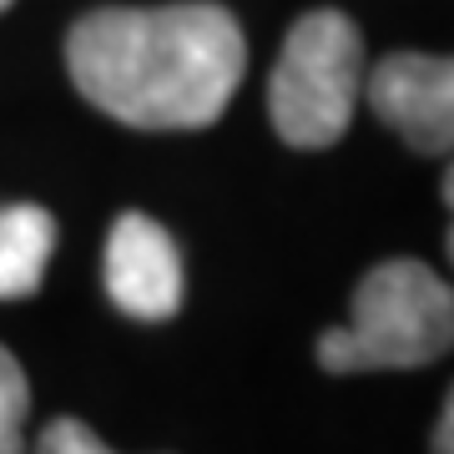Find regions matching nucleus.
I'll list each match as a JSON object with an SVG mask.
<instances>
[{"mask_svg":"<svg viewBox=\"0 0 454 454\" xmlns=\"http://www.w3.org/2000/svg\"><path fill=\"white\" fill-rule=\"evenodd\" d=\"M429 454H454V399H444L434 424V439H429Z\"/></svg>","mask_w":454,"mask_h":454,"instance_id":"9","label":"nucleus"},{"mask_svg":"<svg viewBox=\"0 0 454 454\" xmlns=\"http://www.w3.org/2000/svg\"><path fill=\"white\" fill-rule=\"evenodd\" d=\"M5 5H11V0H0V11H5Z\"/></svg>","mask_w":454,"mask_h":454,"instance_id":"10","label":"nucleus"},{"mask_svg":"<svg viewBox=\"0 0 454 454\" xmlns=\"http://www.w3.org/2000/svg\"><path fill=\"white\" fill-rule=\"evenodd\" d=\"M35 454H116L106 439L82 419H51L35 439Z\"/></svg>","mask_w":454,"mask_h":454,"instance_id":"8","label":"nucleus"},{"mask_svg":"<svg viewBox=\"0 0 454 454\" xmlns=\"http://www.w3.org/2000/svg\"><path fill=\"white\" fill-rule=\"evenodd\" d=\"M454 298L450 283L414 258H389L369 268L354 288V318L318 339L324 373H379L424 369L450 354Z\"/></svg>","mask_w":454,"mask_h":454,"instance_id":"2","label":"nucleus"},{"mask_svg":"<svg viewBox=\"0 0 454 454\" xmlns=\"http://www.w3.org/2000/svg\"><path fill=\"white\" fill-rule=\"evenodd\" d=\"M26 414H31V384L11 348H0V454H26Z\"/></svg>","mask_w":454,"mask_h":454,"instance_id":"7","label":"nucleus"},{"mask_svg":"<svg viewBox=\"0 0 454 454\" xmlns=\"http://www.w3.org/2000/svg\"><path fill=\"white\" fill-rule=\"evenodd\" d=\"M106 298L137 324H167L182 309V253L157 217L121 212L106 232Z\"/></svg>","mask_w":454,"mask_h":454,"instance_id":"5","label":"nucleus"},{"mask_svg":"<svg viewBox=\"0 0 454 454\" xmlns=\"http://www.w3.org/2000/svg\"><path fill=\"white\" fill-rule=\"evenodd\" d=\"M364 97V35L343 11H309L283 41L268 82L273 131L298 152H324L348 131Z\"/></svg>","mask_w":454,"mask_h":454,"instance_id":"3","label":"nucleus"},{"mask_svg":"<svg viewBox=\"0 0 454 454\" xmlns=\"http://www.w3.org/2000/svg\"><path fill=\"white\" fill-rule=\"evenodd\" d=\"M56 253V217L35 202L0 207V298H31Z\"/></svg>","mask_w":454,"mask_h":454,"instance_id":"6","label":"nucleus"},{"mask_svg":"<svg viewBox=\"0 0 454 454\" xmlns=\"http://www.w3.org/2000/svg\"><path fill=\"white\" fill-rule=\"evenodd\" d=\"M364 97L373 116L399 131L424 157H450L454 146V66L450 56L399 51L384 56L364 76Z\"/></svg>","mask_w":454,"mask_h":454,"instance_id":"4","label":"nucleus"},{"mask_svg":"<svg viewBox=\"0 0 454 454\" xmlns=\"http://www.w3.org/2000/svg\"><path fill=\"white\" fill-rule=\"evenodd\" d=\"M66 71L97 112L137 131H202L247 71L243 26L217 0L106 5L71 26Z\"/></svg>","mask_w":454,"mask_h":454,"instance_id":"1","label":"nucleus"}]
</instances>
